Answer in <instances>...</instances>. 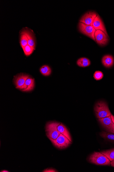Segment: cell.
<instances>
[{
  "label": "cell",
  "mask_w": 114,
  "mask_h": 172,
  "mask_svg": "<svg viewBox=\"0 0 114 172\" xmlns=\"http://www.w3.org/2000/svg\"><path fill=\"white\" fill-rule=\"evenodd\" d=\"M94 37L96 43L101 46L105 45L108 43V37L101 30H96L94 34Z\"/></svg>",
  "instance_id": "cell-7"
},
{
  "label": "cell",
  "mask_w": 114,
  "mask_h": 172,
  "mask_svg": "<svg viewBox=\"0 0 114 172\" xmlns=\"http://www.w3.org/2000/svg\"><path fill=\"white\" fill-rule=\"evenodd\" d=\"M40 71L41 74L44 76H49L52 72L51 69L49 66L44 65L40 68Z\"/></svg>",
  "instance_id": "cell-18"
},
{
  "label": "cell",
  "mask_w": 114,
  "mask_h": 172,
  "mask_svg": "<svg viewBox=\"0 0 114 172\" xmlns=\"http://www.w3.org/2000/svg\"><path fill=\"white\" fill-rule=\"evenodd\" d=\"M110 164H111L112 166L114 167V160L111 161Z\"/></svg>",
  "instance_id": "cell-23"
},
{
  "label": "cell",
  "mask_w": 114,
  "mask_h": 172,
  "mask_svg": "<svg viewBox=\"0 0 114 172\" xmlns=\"http://www.w3.org/2000/svg\"><path fill=\"white\" fill-rule=\"evenodd\" d=\"M111 116L112 122L113 123V124H114V116H113V115L111 114V116Z\"/></svg>",
  "instance_id": "cell-24"
},
{
  "label": "cell",
  "mask_w": 114,
  "mask_h": 172,
  "mask_svg": "<svg viewBox=\"0 0 114 172\" xmlns=\"http://www.w3.org/2000/svg\"><path fill=\"white\" fill-rule=\"evenodd\" d=\"M94 110L96 116L98 119L109 117L111 115L108 104L103 101H98L95 105Z\"/></svg>",
  "instance_id": "cell-1"
},
{
  "label": "cell",
  "mask_w": 114,
  "mask_h": 172,
  "mask_svg": "<svg viewBox=\"0 0 114 172\" xmlns=\"http://www.w3.org/2000/svg\"><path fill=\"white\" fill-rule=\"evenodd\" d=\"M102 63L103 64L106 68H111L114 64V58L111 55H106L103 58Z\"/></svg>",
  "instance_id": "cell-11"
},
{
  "label": "cell",
  "mask_w": 114,
  "mask_h": 172,
  "mask_svg": "<svg viewBox=\"0 0 114 172\" xmlns=\"http://www.w3.org/2000/svg\"><path fill=\"white\" fill-rule=\"evenodd\" d=\"M92 26L96 30H102L106 34L107 36L109 37L104 24H103L101 18L98 15L96 17L94 22H93Z\"/></svg>",
  "instance_id": "cell-10"
},
{
  "label": "cell",
  "mask_w": 114,
  "mask_h": 172,
  "mask_svg": "<svg viewBox=\"0 0 114 172\" xmlns=\"http://www.w3.org/2000/svg\"><path fill=\"white\" fill-rule=\"evenodd\" d=\"M34 87V80L29 77L26 80L24 89L22 91L24 92H29L32 91Z\"/></svg>",
  "instance_id": "cell-12"
},
{
  "label": "cell",
  "mask_w": 114,
  "mask_h": 172,
  "mask_svg": "<svg viewBox=\"0 0 114 172\" xmlns=\"http://www.w3.org/2000/svg\"><path fill=\"white\" fill-rule=\"evenodd\" d=\"M57 129L58 131L61 133V134L66 137L71 142H72V138L70 133L69 132L67 128L64 124L61 123L58 126Z\"/></svg>",
  "instance_id": "cell-13"
},
{
  "label": "cell",
  "mask_w": 114,
  "mask_h": 172,
  "mask_svg": "<svg viewBox=\"0 0 114 172\" xmlns=\"http://www.w3.org/2000/svg\"><path fill=\"white\" fill-rule=\"evenodd\" d=\"M77 64L81 67H87L91 64V62L89 59L85 58H82L78 59Z\"/></svg>",
  "instance_id": "cell-15"
},
{
  "label": "cell",
  "mask_w": 114,
  "mask_h": 172,
  "mask_svg": "<svg viewBox=\"0 0 114 172\" xmlns=\"http://www.w3.org/2000/svg\"><path fill=\"white\" fill-rule=\"evenodd\" d=\"M53 145L58 149H62L67 148L71 142L63 135L61 134L56 139L49 138Z\"/></svg>",
  "instance_id": "cell-4"
},
{
  "label": "cell",
  "mask_w": 114,
  "mask_h": 172,
  "mask_svg": "<svg viewBox=\"0 0 114 172\" xmlns=\"http://www.w3.org/2000/svg\"><path fill=\"white\" fill-rule=\"evenodd\" d=\"M24 53L26 56H29L33 53L35 48L31 47L29 45L27 44L23 49Z\"/></svg>",
  "instance_id": "cell-20"
},
{
  "label": "cell",
  "mask_w": 114,
  "mask_h": 172,
  "mask_svg": "<svg viewBox=\"0 0 114 172\" xmlns=\"http://www.w3.org/2000/svg\"><path fill=\"white\" fill-rule=\"evenodd\" d=\"M98 121L107 132L114 134V124L111 116L98 119Z\"/></svg>",
  "instance_id": "cell-6"
},
{
  "label": "cell",
  "mask_w": 114,
  "mask_h": 172,
  "mask_svg": "<svg viewBox=\"0 0 114 172\" xmlns=\"http://www.w3.org/2000/svg\"><path fill=\"white\" fill-rule=\"evenodd\" d=\"M89 160L91 163L98 165L110 166L111 161L101 152H94L90 156Z\"/></svg>",
  "instance_id": "cell-2"
},
{
  "label": "cell",
  "mask_w": 114,
  "mask_h": 172,
  "mask_svg": "<svg viewBox=\"0 0 114 172\" xmlns=\"http://www.w3.org/2000/svg\"><path fill=\"white\" fill-rule=\"evenodd\" d=\"M29 77L28 75L24 74L23 73L16 76L14 81L16 88L21 90H23L25 87L26 80Z\"/></svg>",
  "instance_id": "cell-9"
},
{
  "label": "cell",
  "mask_w": 114,
  "mask_h": 172,
  "mask_svg": "<svg viewBox=\"0 0 114 172\" xmlns=\"http://www.w3.org/2000/svg\"><path fill=\"white\" fill-rule=\"evenodd\" d=\"M100 135L103 139L114 142V133L103 131L100 133Z\"/></svg>",
  "instance_id": "cell-17"
},
{
  "label": "cell",
  "mask_w": 114,
  "mask_h": 172,
  "mask_svg": "<svg viewBox=\"0 0 114 172\" xmlns=\"http://www.w3.org/2000/svg\"><path fill=\"white\" fill-rule=\"evenodd\" d=\"M103 77V73L100 71H96L94 73L93 77L96 80H99L102 79Z\"/></svg>",
  "instance_id": "cell-21"
},
{
  "label": "cell",
  "mask_w": 114,
  "mask_h": 172,
  "mask_svg": "<svg viewBox=\"0 0 114 172\" xmlns=\"http://www.w3.org/2000/svg\"><path fill=\"white\" fill-rule=\"evenodd\" d=\"M1 172H9V171L7 170H3L1 171Z\"/></svg>",
  "instance_id": "cell-25"
},
{
  "label": "cell",
  "mask_w": 114,
  "mask_h": 172,
  "mask_svg": "<svg viewBox=\"0 0 114 172\" xmlns=\"http://www.w3.org/2000/svg\"><path fill=\"white\" fill-rule=\"evenodd\" d=\"M60 124L56 122L48 123L46 125V132L48 138L56 139L61 134L57 129L58 126Z\"/></svg>",
  "instance_id": "cell-3"
},
{
  "label": "cell",
  "mask_w": 114,
  "mask_h": 172,
  "mask_svg": "<svg viewBox=\"0 0 114 172\" xmlns=\"http://www.w3.org/2000/svg\"><path fill=\"white\" fill-rule=\"evenodd\" d=\"M97 16V14L95 12H88L81 17L79 22L85 24L86 25L92 26L93 22Z\"/></svg>",
  "instance_id": "cell-8"
},
{
  "label": "cell",
  "mask_w": 114,
  "mask_h": 172,
  "mask_svg": "<svg viewBox=\"0 0 114 172\" xmlns=\"http://www.w3.org/2000/svg\"><path fill=\"white\" fill-rule=\"evenodd\" d=\"M27 35L28 38V44L30 46L35 48V41L33 34L32 32L27 30Z\"/></svg>",
  "instance_id": "cell-16"
},
{
  "label": "cell",
  "mask_w": 114,
  "mask_h": 172,
  "mask_svg": "<svg viewBox=\"0 0 114 172\" xmlns=\"http://www.w3.org/2000/svg\"><path fill=\"white\" fill-rule=\"evenodd\" d=\"M43 172H58L56 170L53 168H47V169L44 170L43 171Z\"/></svg>",
  "instance_id": "cell-22"
},
{
  "label": "cell",
  "mask_w": 114,
  "mask_h": 172,
  "mask_svg": "<svg viewBox=\"0 0 114 172\" xmlns=\"http://www.w3.org/2000/svg\"><path fill=\"white\" fill-rule=\"evenodd\" d=\"M101 153L107 157L110 161L114 160V148L103 151Z\"/></svg>",
  "instance_id": "cell-19"
},
{
  "label": "cell",
  "mask_w": 114,
  "mask_h": 172,
  "mask_svg": "<svg viewBox=\"0 0 114 172\" xmlns=\"http://www.w3.org/2000/svg\"><path fill=\"white\" fill-rule=\"evenodd\" d=\"M28 36L27 35V30H24L20 34V43L23 49L28 44Z\"/></svg>",
  "instance_id": "cell-14"
},
{
  "label": "cell",
  "mask_w": 114,
  "mask_h": 172,
  "mask_svg": "<svg viewBox=\"0 0 114 172\" xmlns=\"http://www.w3.org/2000/svg\"><path fill=\"white\" fill-rule=\"evenodd\" d=\"M78 28L81 33L95 41L94 34L96 30L92 26L86 25L84 23L79 22L78 24Z\"/></svg>",
  "instance_id": "cell-5"
}]
</instances>
